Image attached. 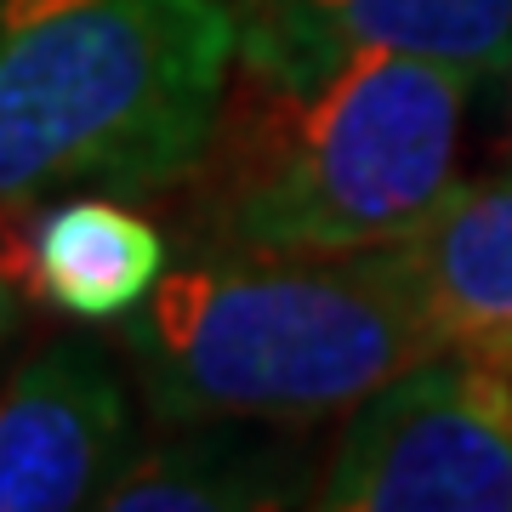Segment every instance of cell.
<instances>
[{
    "label": "cell",
    "mask_w": 512,
    "mask_h": 512,
    "mask_svg": "<svg viewBox=\"0 0 512 512\" xmlns=\"http://www.w3.org/2000/svg\"><path fill=\"white\" fill-rule=\"evenodd\" d=\"M239 46H376L495 80L512 69V0H234Z\"/></svg>",
    "instance_id": "8"
},
{
    "label": "cell",
    "mask_w": 512,
    "mask_h": 512,
    "mask_svg": "<svg viewBox=\"0 0 512 512\" xmlns=\"http://www.w3.org/2000/svg\"><path fill=\"white\" fill-rule=\"evenodd\" d=\"M467 92L444 63L376 46H239L188 177V234L228 256L393 245L456 188Z\"/></svg>",
    "instance_id": "1"
},
{
    "label": "cell",
    "mask_w": 512,
    "mask_h": 512,
    "mask_svg": "<svg viewBox=\"0 0 512 512\" xmlns=\"http://www.w3.org/2000/svg\"><path fill=\"white\" fill-rule=\"evenodd\" d=\"M6 268L46 308L120 325L165 279V234L120 194H63L29 211Z\"/></svg>",
    "instance_id": "7"
},
{
    "label": "cell",
    "mask_w": 512,
    "mask_h": 512,
    "mask_svg": "<svg viewBox=\"0 0 512 512\" xmlns=\"http://www.w3.org/2000/svg\"><path fill=\"white\" fill-rule=\"evenodd\" d=\"M234 52V0H0V217L183 188Z\"/></svg>",
    "instance_id": "3"
},
{
    "label": "cell",
    "mask_w": 512,
    "mask_h": 512,
    "mask_svg": "<svg viewBox=\"0 0 512 512\" xmlns=\"http://www.w3.org/2000/svg\"><path fill=\"white\" fill-rule=\"evenodd\" d=\"M313 421L274 416H200L171 421L160 444L131 456V467L97 501L103 512H268L313 507L319 461Z\"/></svg>",
    "instance_id": "6"
},
{
    "label": "cell",
    "mask_w": 512,
    "mask_h": 512,
    "mask_svg": "<svg viewBox=\"0 0 512 512\" xmlns=\"http://www.w3.org/2000/svg\"><path fill=\"white\" fill-rule=\"evenodd\" d=\"M444 342L399 239L313 256L205 251L120 319V348L160 421L348 416Z\"/></svg>",
    "instance_id": "2"
},
{
    "label": "cell",
    "mask_w": 512,
    "mask_h": 512,
    "mask_svg": "<svg viewBox=\"0 0 512 512\" xmlns=\"http://www.w3.org/2000/svg\"><path fill=\"white\" fill-rule=\"evenodd\" d=\"M137 456L126 382L92 336H57L0 387V512L97 507Z\"/></svg>",
    "instance_id": "5"
},
{
    "label": "cell",
    "mask_w": 512,
    "mask_h": 512,
    "mask_svg": "<svg viewBox=\"0 0 512 512\" xmlns=\"http://www.w3.org/2000/svg\"><path fill=\"white\" fill-rule=\"evenodd\" d=\"M325 512H512V399L433 353L359 399L330 444Z\"/></svg>",
    "instance_id": "4"
},
{
    "label": "cell",
    "mask_w": 512,
    "mask_h": 512,
    "mask_svg": "<svg viewBox=\"0 0 512 512\" xmlns=\"http://www.w3.org/2000/svg\"><path fill=\"white\" fill-rule=\"evenodd\" d=\"M18 325V279L6 268V256H0V336Z\"/></svg>",
    "instance_id": "10"
},
{
    "label": "cell",
    "mask_w": 512,
    "mask_h": 512,
    "mask_svg": "<svg viewBox=\"0 0 512 512\" xmlns=\"http://www.w3.org/2000/svg\"><path fill=\"white\" fill-rule=\"evenodd\" d=\"M444 330L512 325V177L456 183L399 239Z\"/></svg>",
    "instance_id": "9"
}]
</instances>
